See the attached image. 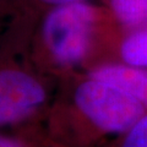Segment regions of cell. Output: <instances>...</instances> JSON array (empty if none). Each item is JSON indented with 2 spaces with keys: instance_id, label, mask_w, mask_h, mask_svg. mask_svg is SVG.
I'll use <instances>...</instances> for the list:
<instances>
[{
  "instance_id": "3",
  "label": "cell",
  "mask_w": 147,
  "mask_h": 147,
  "mask_svg": "<svg viewBox=\"0 0 147 147\" xmlns=\"http://www.w3.org/2000/svg\"><path fill=\"white\" fill-rule=\"evenodd\" d=\"M45 87L33 75L17 70H0V130L27 121L47 102Z\"/></svg>"
},
{
  "instance_id": "9",
  "label": "cell",
  "mask_w": 147,
  "mask_h": 147,
  "mask_svg": "<svg viewBox=\"0 0 147 147\" xmlns=\"http://www.w3.org/2000/svg\"><path fill=\"white\" fill-rule=\"evenodd\" d=\"M44 3L48 4H53V5H66V4H72V3H79L80 0H42Z\"/></svg>"
},
{
  "instance_id": "6",
  "label": "cell",
  "mask_w": 147,
  "mask_h": 147,
  "mask_svg": "<svg viewBox=\"0 0 147 147\" xmlns=\"http://www.w3.org/2000/svg\"><path fill=\"white\" fill-rule=\"evenodd\" d=\"M115 16L127 26L147 25V0H110Z\"/></svg>"
},
{
  "instance_id": "4",
  "label": "cell",
  "mask_w": 147,
  "mask_h": 147,
  "mask_svg": "<svg viewBox=\"0 0 147 147\" xmlns=\"http://www.w3.org/2000/svg\"><path fill=\"white\" fill-rule=\"evenodd\" d=\"M90 77L107 82L125 92L147 109V70L127 64H108L96 67Z\"/></svg>"
},
{
  "instance_id": "5",
  "label": "cell",
  "mask_w": 147,
  "mask_h": 147,
  "mask_svg": "<svg viewBox=\"0 0 147 147\" xmlns=\"http://www.w3.org/2000/svg\"><path fill=\"white\" fill-rule=\"evenodd\" d=\"M123 61L131 66L147 70V30L134 32L121 43Z\"/></svg>"
},
{
  "instance_id": "7",
  "label": "cell",
  "mask_w": 147,
  "mask_h": 147,
  "mask_svg": "<svg viewBox=\"0 0 147 147\" xmlns=\"http://www.w3.org/2000/svg\"><path fill=\"white\" fill-rule=\"evenodd\" d=\"M109 147H147V112Z\"/></svg>"
},
{
  "instance_id": "2",
  "label": "cell",
  "mask_w": 147,
  "mask_h": 147,
  "mask_svg": "<svg viewBox=\"0 0 147 147\" xmlns=\"http://www.w3.org/2000/svg\"><path fill=\"white\" fill-rule=\"evenodd\" d=\"M94 17L93 7L84 3L60 5L47 16L43 38L55 63L75 66L86 58Z\"/></svg>"
},
{
  "instance_id": "1",
  "label": "cell",
  "mask_w": 147,
  "mask_h": 147,
  "mask_svg": "<svg viewBox=\"0 0 147 147\" xmlns=\"http://www.w3.org/2000/svg\"><path fill=\"white\" fill-rule=\"evenodd\" d=\"M72 102L75 123L48 127L45 134L54 147H109L147 112L139 100L93 77L77 85Z\"/></svg>"
},
{
  "instance_id": "8",
  "label": "cell",
  "mask_w": 147,
  "mask_h": 147,
  "mask_svg": "<svg viewBox=\"0 0 147 147\" xmlns=\"http://www.w3.org/2000/svg\"><path fill=\"white\" fill-rule=\"evenodd\" d=\"M36 137L32 136H18L12 134H6L0 130V147H54L47 136H39L36 141Z\"/></svg>"
}]
</instances>
